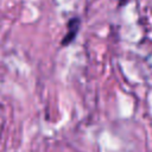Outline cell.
Wrapping results in <instances>:
<instances>
[{
	"label": "cell",
	"instance_id": "6da1fadb",
	"mask_svg": "<svg viewBox=\"0 0 152 152\" xmlns=\"http://www.w3.org/2000/svg\"><path fill=\"white\" fill-rule=\"evenodd\" d=\"M80 25H81L80 18L75 17V18L69 19V21H68V32L65 33L64 38L61 42V45L62 46L65 48V46L70 45L75 40V38H76V36L78 33V30H80Z\"/></svg>",
	"mask_w": 152,
	"mask_h": 152
}]
</instances>
